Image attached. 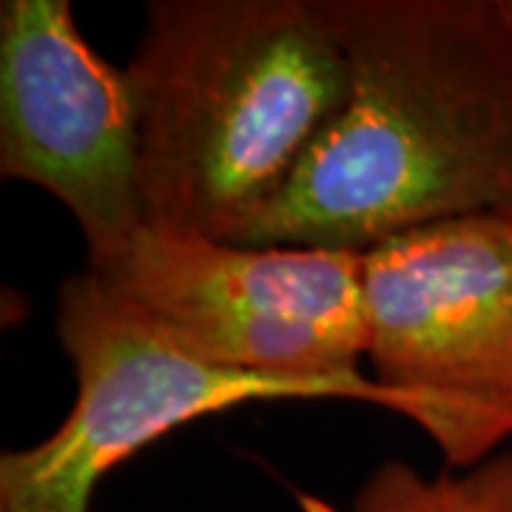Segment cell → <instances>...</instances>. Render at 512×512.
I'll return each instance as SVG.
<instances>
[{
	"label": "cell",
	"mask_w": 512,
	"mask_h": 512,
	"mask_svg": "<svg viewBox=\"0 0 512 512\" xmlns=\"http://www.w3.org/2000/svg\"><path fill=\"white\" fill-rule=\"evenodd\" d=\"M126 69L148 228L237 245L348 94L319 0H154Z\"/></svg>",
	"instance_id": "2"
},
{
	"label": "cell",
	"mask_w": 512,
	"mask_h": 512,
	"mask_svg": "<svg viewBox=\"0 0 512 512\" xmlns=\"http://www.w3.org/2000/svg\"><path fill=\"white\" fill-rule=\"evenodd\" d=\"M57 339L77 396L49 439L0 456V512H92L94 490L114 467L171 430L237 404L345 399L410 419L407 402L367 376L296 379L191 356L89 271L60 285Z\"/></svg>",
	"instance_id": "3"
},
{
	"label": "cell",
	"mask_w": 512,
	"mask_h": 512,
	"mask_svg": "<svg viewBox=\"0 0 512 512\" xmlns=\"http://www.w3.org/2000/svg\"><path fill=\"white\" fill-rule=\"evenodd\" d=\"M507 6H510V15H512V0H507Z\"/></svg>",
	"instance_id": "8"
},
{
	"label": "cell",
	"mask_w": 512,
	"mask_h": 512,
	"mask_svg": "<svg viewBox=\"0 0 512 512\" xmlns=\"http://www.w3.org/2000/svg\"><path fill=\"white\" fill-rule=\"evenodd\" d=\"M0 177L66 205L86 271L148 228L137 89L83 37L69 0L0 6Z\"/></svg>",
	"instance_id": "6"
},
{
	"label": "cell",
	"mask_w": 512,
	"mask_h": 512,
	"mask_svg": "<svg viewBox=\"0 0 512 512\" xmlns=\"http://www.w3.org/2000/svg\"><path fill=\"white\" fill-rule=\"evenodd\" d=\"M339 114L239 245L365 254L439 222L512 214L507 0H319Z\"/></svg>",
	"instance_id": "1"
},
{
	"label": "cell",
	"mask_w": 512,
	"mask_h": 512,
	"mask_svg": "<svg viewBox=\"0 0 512 512\" xmlns=\"http://www.w3.org/2000/svg\"><path fill=\"white\" fill-rule=\"evenodd\" d=\"M373 382L410 407L444 470L512 439V214H476L362 254Z\"/></svg>",
	"instance_id": "4"
},
{
	"label": "cell",
	"mask_w": 512,
	"mask_h": 512,
	"mask_svg": "<svg viewBox=\"0 0 512 512\" xmlns=\"http://www.w3.org/2000/svg\"><path fill=\"white\" fill-rule=\"evenodd\" d=\"M348 512H512V453L433 478L402 458L384 461L365 478Z\"/></svg>",
	"instance_id": "7"
},
{
	"label": "cell",
	"mask_w": 512,
	"mask_h": 512,
	"mask_svg": "<svg viewBox=\"0 0 512 512\" xmlns=\"http://www.w3.org/2000/svg\"><path fill=\"white\" fill-rule=\"evenodd\" d=\"M171 345L234 370L359 379L362 254L237 245L146 228L89 271Z\"/></svg>",
	"instance_id": "5"
}]
</instances>
